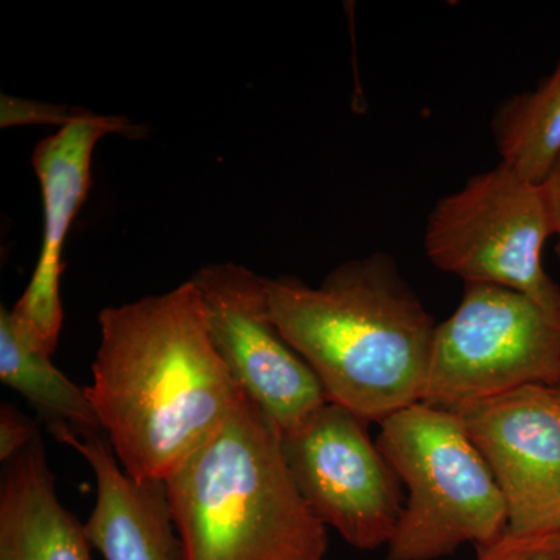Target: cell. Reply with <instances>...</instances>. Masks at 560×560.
I'll use <instances>...</instances> for the list:
<instances>
[{
	"label": "cell",
	"mask_w": 560,
	"mask_h": 560,
	"mask_svg": "<svg viewBox=\"0 0 560 560\" xmlns=\"http://www.w3.org/2000/svg\"><path fill=\"white\" fill-rule=\"evenodd\" d=\"M560 316L518 291L464 283L438 324L420 404L458 412L530 385L559 386Z\"/></svg>",
	"instance_id": "obj_6"
},
{
	"label": "cell",
	"mask_w": 560,
	"mask_h": 560,
	"mask_svg": "<svg viewBox=\"0 0 560 560\" xmlns=\"http://www.w3.org/2000/svg\"><path fill=\"white\" fill-rule=\"evenodd\" d=\"M559 389H560V383H559Z\"/></svg>",
	"instance_id": "obj_18"
},
{
	"label": "cell",
	"mask_w": 560,
	"mask_h": 560,
	"mask_svg": "<svg viewBox=\"0 0 560 560\" xmlns=\"http://www.w3.org/2000/svg\"><path fill=\"white\" fill-rule=\"evenodd\" d=\"M130 130L119 117L79 113L33 150L43 194V242L31 283L11 313L49 355L57 350L62 324V245L90 190L92 153L103 136Z\"/></svg>",
	"instance_id": "obj_10"
},
{
	"label": "cell",
	"mask_w": 560,
	"mask_h": 560,
	"mask_svg": "<svg viewBox=\"0 0 560 560\" xmlns=\"http://www.w3.org/2000/svg\"><path fill=\"white\" fill-rule=\"evenodd\" d=\"M0 560H91L86 529L58 497L40 433L3 469Z\"/></svg>",
	"instance_id": "obj_12"
},
{
	"label": "cell",
	"mask_w": 560,
	"mask_h": 560,
	"mask_svg": "<svg viewBox=\"0 0 560 560\" xmlns=\"http://www.w3.org/2000/svg\"><path fill=\"white\" fill-rule=\"evenodd\" d=\"M370 423L340 405H320L280 433L294 485L313 514L350 547H388L404 514L399 475L372 441Z\"/></svg>",
	"instance_id": "obj_7"
},
{
	"label": "cell",
	"mask_w": 560,
	"mask_h": 560,
	"mask_svg": "<svg viewBox=\"0 0 560 560\" xmlns=\"http://www.w3.org/2000/svg\"><path fill=\"white\" fill-rule=\"evenodd\" d=\"M378 425V448L408 492L386 559L448 558L508 533L499 485L456 412L416 404Z\"/></svg>",
	"instance_id": "obj_4"
},
{
	"label": "cell",
	"mask_w": 560,
	"mask_h": 560,
	"mask_svg": "<svg viewBox=\"0 0 560 560\" xmlns=\"http://www.w3.org/2000/svg\"><path fill=\"white\" fill-rule=\"evenodd\" d=\"M490 130L500 162L544 183L560 158V57L534 90L501 103Z\"/></svg>",
	"instance_id": "obj_14"
},
{
	"label": "cell",
	"mask_w": 560,
	"mask_h": 560,
	"mask_svg": "<svg viewBox=\"0 0 560 560\" xmlns=\"http://www.w3.org/2000/svg\"><path fill=\"white\" fill-rule=\"evenodd\" d=\"M541 186L547 195L548 208L551 213L552 237H556L555 250L560 260V158Z\"/></svg>",
	"instance_id": "obj_17"
},
{
	"label": "cell",
	"mask_w": 560,
	"mask_h": 560,
	"mask_svg": "<svg viewBox=\"0 0 560 560\" xmlns=\"http://www.w3.org/2000/svg\"><path fill=\"white\" fill-rule=\"evenodd\" d=\"M456 415L499 485L508 534H560L559 386H525Z\"/></svg>",
	"instance_id": "obj_9"
},
{
	"label": "cell",
	"mask_w": 560,
	"mask_h": 560,
	"mask_svg": "<svg viewBox=\"0 0 560 560\" xmlns=\"http://www.w3.org/2000/svg\"><path fill=\"white\" fill-rule=\"evenodd\" d=\"M84 386L124 470L164 481L245 396L210 337L194 279L167 293L103 308Z\"/></svg>",
	"instance_id": "obj_1"
},
{
	"label": "cell",
	"mask_w": 560,
	"mask_h": 560,
	"mask_svg": "<svg viewBox=\"0 0 560 560\" xmlns=\"http://www.w3.org/2000/svg\"><path fill=\"white\" fill-rule=\"evenodd\" d=\"M38 433L36 423L24 412L13 405L3 404L0 408V460L9 463L18 453L24 451Z\"/></svg>",
	"instance_id": "obj_16"
},
{
	"label": "cell",
	"mask_w": 560,
	"mask_h": 560,
	"mask_svg": "<svg viewBox=\"0 0 560 560\" xmlns=\"http://www.w3.org/2000/svg\"><path fill=\"white\" fill-rule=\"evenodd\" d=\"M165 488L184 560H327V528L294 485L280 431L246 394Z\"/></svg>",
	"instance_id": "obj_3"
},
{
	"label": "cell",
	"mask_w": 560,
	"mask_h": 560,
	"mask_svg": "<svg viewBox=\"0 0 560 560\" xmlns=\"http://www.w3.org/2000/svg\"><path fill=\"white\" fill-rule=\"evenodd\" d=\"M551 237L544 186L499 162L436 202L423 248L438 270L464 283L518 291L560 316V285L541 264Z\"/></svg>",
	"instance_id": "obj_5"
},
{
	"label": "cell",
	"mask_w": 560,
	"mask_h": 560,
	"mask_svg": "<svg viewBox=\"0 0 560 560\" xmlns=\"http://www.w3.org/2000/svg\"><path fill=\"white\" fill-rule=\"evenodd\" d=\"M191 279L221 360L280 433L329 401L315 372L276 326L267 278L228 261L208 265Z\"/></svg>",
	"instance_id": "obj_8"
},
{
	"label": "cell",
	"mask_w": 560,
	"mask_h": 560,
	"mask_svg": "<svg viewBox=\"0 0 560 560\" xmlns=\"http://www.w3.org/2000/svg\"><path fill=\"white\" fill-rule=\"evenodd\" d=\"M49 353L14 318L0 308V381L20 393L50 423L79 431L102 430L86 389L80 388L54 363Z\"/></svg>",
	"instance_id": "obj_13"
},
{
	"label": "cell",
	"mask_w": 560,
	"mask_h": 560,
	"mask_svg": "<svg viewBox=\"0 0 560 560\" xmlns=\"http://www.w3.org/2000/svg\"><path fill=\"white\" fill-rule=\"evenodd\" d=\"M477 555V560H560V534L518 537L506 533Z\"/></svg>",
	"instance_id": "obj_15"
},
{
	"label": "cell",
	"mask_w": 560,
	"mask_h": 560,
	"mask_svg": "<svg viewBox=\"0 0 560 560\" xmlns=\"http://www.w3.org/2000/svg\"><path fill=\"white\" fill-rule=\"evenodd\" d=\"M276 326L327 400L381 423L422 401L438 324L386 253L338 265L312 287L267 278Z\"/></svg>",
	"instance_id": "obj_2"
},
{
	"label": "cell",
	"mask_w": 560,
	"mask_h": 560,
	"mask_svg": "<svg viewBox=\"0 0 560 560\" xmlns=\"http://www.w3.org/2000/svg\"><path fill=\"white\" fill-rule=\"evenodd\" d=\"M55 440L90 464L97 485L84 523L91 547L105 560H184L164 481H138L120 466L97 431L50 423Z\"/></svg>",
	"instance_id": "obj_11"
}]
</instances>
